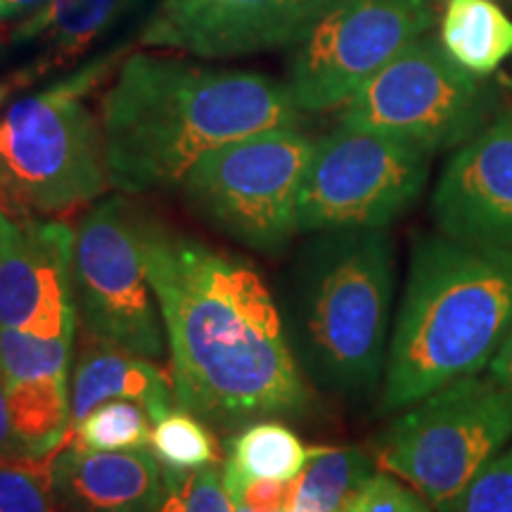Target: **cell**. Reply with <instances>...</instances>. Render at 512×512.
I'll return each mask as SVG.
<instances>
[{
    "mask_svg": "<svg viewBox=\"0 0 512 512\" xmlns=\"http://www.w3.org/2000/svg\"><path fill=\"white\" fill-rule=\"evenodd\" d=\"M138 240L162 311L176 403L235 430L311 406L283 313L261 273L140 209Z\"/></svg>",
    "mask_w": 512,
    "mask_h": 512,
    "instance_id": "obj_1",
    "label": "cell"
},
{
    "mask_svg": "<svg viewBox=\"0 0 512 512\" xmlns=\"http://www.w3.org/2000/svg\"><path fill=\"white\" fill-rule=\"evenodd\" d=\"M299 112L287 83L266 74L131 55L102 100L110 185L124 192L174 188L207 152L294 128Z\"/></svg>",
    "mask_w": 512,
    "mask_h": 512,
    "instance_id": "obj_2",
    "label": "cell"
},
{
    "mask_svg": "<svg viewBox=\"0 0 512 512\" xmlns=\"http://www.w3.org/2000/svg\"><path fill=\"white\" fill-rule=\"evenodd\" d=\"M512 332V249L418 242L384 366L382 411L489 368Z\"/></svg>",
    "mask_w": 512,
    "mask_h": 512,
    "instance_id": "obj_3",
    "label": "cell"
},
{
    "mask_svg": "<svg viewBox=\"0 0 512 512\" xmlns=\"http://www.w3.org/2000/svg\"><path fill=\"white\" fill-rule=\"evenodd\" d=\"M394 242L384 228L320 230L287 268L280 313L306 380L368 396L387 366Z\"/></svg>",
    "mask_w": 512,
    "mask_h": 512,
    "instance_id": "obj_4",
    "label": "cell"
},
{
    "mask_svg": "<svg viewBox=\"0 0 512 512\" xmlns=\"http://www.w3.org/2000/svg\"><path fill=\"white\" fill-rule=\"evenodd\" d=\"M124 50L102 55L0 114V207L15 216H57L93 202L110 185L102 126L88 93Z\"/></svg>",
    "mask_w": 512,
    "mask_h": 512,
    "instance_id": "obj_5",
    "label": "cell"
},
{
    "mask_svg": "<svg viewBox=\"0 0 512 512\" xmlns=\"http://www.w3.org/2000/svg\"><path fill=\"white\" fill-rule=\"evenodd\" d=\"M510 439V394L491 375L477 373L408 406L377 437L375 463L437 512H451Z\"/></svg>",
    "mask_w": 512,
    "mask_h": 512,
    "instance_id": "obj_6",
    "label": "cell"
},
{
    "mask_svg": "<svg viewBox=\"0 0 512 512\" xmlns=\"http://www.w3.org/2000/svg\"><path fill=\"white\" fill-rule=\"evenodd\" d=\"M316 143L294 128H271L211 150L181 183L185 202L249 249L275 254L297 230V202Z\"/></svg>",
    "mask_w": 512,
    "mask_h": 512,
    "instance_id": "obj_7",
    "label": "cell"
},
{
    "mask_svg": "<svg viewBox=\"0 0 512 512\" xmlns=\"http://www.w3.org/2000/svg\"><path fill=\"white\" fill-rule=\"evenodd\" d=\"M494 95L432 38L403 48L344 105L339 124L384 133L430 155L467 143L489 124Z\"/></svg>",
    "mask_w": 512,
    "mask_h": 512,
    "instance_id": "obj_8",
    "label": "cell"
},
{
    "mask_svg": "<svg viewBox=\"0 0 512 512\" xmlns=\"http://www.w3.org/2000/svg\"><path fill=\"white\" fill-rule=\"evenodd\" d=\"M430 157L406 140L339 124L313 147L297 202V230L387 228L420 197Z\"/></svg>",
    "mask_w": 512,
    "mask_h": 512,
    "instance_id": "obj_9",
    "label": "cell"
},
{
    "mask_svg": "<svg viewBox=\"0 0 512 512\" xmlns=\"http://www.w3.org/2000/svg\"><path fill=\"white\" fill-rule=\"evenodd\" d=\"M140 209L102 200L74 230V299L83 335L159 361L169 342L138 240Z\"/></svg>",
    "mask_w": 512,
    "mask_h": 512,
    "instance_id": "obj_10",
    "label": "cell"
},
{
    "mask_svg": "<svg viewBox=\"0 0 512 512\" xmlns=\"http://www.w3.org/2000/svg\"><path fill=\"white\" fill-rule=\"evenodd\" d=\"M425 0H332L292 43L287 88L299 110L347 105L403 48L432 29Z\"/></svg>",
    "mask_w": 512,
    "mask_h": 512,
    "instance_id": "obj_11",
    "label": "cell"
},
{
    "mask_svg": "<svg viewBox=\"0 0 512 512\" xmlns=\"http://www.w3.org/2000/svg\"><path fill=\"white\" fill-rule=\"evenodd\" d=\"M74 238L67 223L0 207V328L74 342Z\"/></svg>",
    "mask_w": 512,
    "mask_h": 512,
    "instance_id": "obj_12",
    "label": "cell"
},
{
    "mask_svg": "<svg viewBox=\"0 0 512 512\" xmlns=\"http://www.w3.org/2000/svg\"><path fill=\"white\" fill-rule=\"evenodd\" d=\"M332 0H159L140 43L242 57L297 43Z\"/></svg>",
    "mask_w": 512,
    "mask_h": 512,
    "instance_id": "obj_13",
    "label": "cell"
},
{
    "mask_svg": "<svg viewBox=\"0 0 512 512\" xmlns=\"http://www.w3.org/2000/svg\"><path fill=\"white\" fill-rule=\"evenodd\" d=\"M432 216L446 238L512 249V110L496 114L448 159Z\"/></svg>",
    "mask_w": 512,
    "mask_h": 512,
    "instance_id": "obj_14",
    "label": "cell"
},
{
    "mask_svg": "<svg viewBox=\"0 0 512 512\" xmlns=\"http://www.w3.org/2000/svg\"><path fill=\"white\" fill-rule=\"evenodd\" d=\"M53 486L57 505L67 512H152L162 496L164 472L147 448L62 446L53 456Z\"/></svg>",
    "mask_w": 512,
    "mask_h": 512,
    "instance_id": "obj_15",
    "label": "cell"
},
{
    "mask_svg": "<svg viewBox=\"0 0 512 512\" xmlns=\"http://www.w3.org/2000/svg\"><path fill=\"white\" fill-rule=\"evenodd\" d=\"M107 401H136L159 422L176 403L174 375L152 358L86 335L69 380V430Z\"/></svg>",
    "mask_w": 512,
    "mask_h": 512,
    "instance_id": "obj_16",
    "label": "cell"
},
{
    "mask_svg": "<svg viewBox=\"0 0 512 512\" xmlns=\"http://www.w3.org/2000/svg\"><path fill=\"white\" fill-rule=\"evenodd\" d=\"M140 0H48L17 24L15 43H41L48 72L69 67L105 38Z\"/></svg>",
    "mask_w": 512,
    "mask_h": 512,
    "instance_id": "obj_17",
    "label": "cell"
},
{
    "mask_svg": "<svg viewBox=\"0 0 512 512\" xmlns=\"http://www.w3.org/2000/svg\"><path fill=\"white\" fill-rule=\"evenodd\" d=\"M228 458L223 465V484L230 498L256 479L292 482L309 463L313 448L283 422L259 420L228 439Z\"/></svg>",
    "mask_w": 512,
    "mask_h": 512,
    "instance_id": "obj_18",
    "label": "cell"
},
{
    "mask_svg": "<svg viewBox=\"0 0 512 512\" xmlns=\"http://www.w3.org/2000/svg\"><path fill=\"white\" fill-rule=\"evenodd\" d=\"M441 46L470 74L489 76L512 55V19L496 0H448Z\"/></svg>",
    "mask_w": 512,
    "mask_h": 512,
    "instance_id": "obj_19",
    "label": "cell"
},
{
    "mask_svg": "<svg viewBox=\"0 0 512 512\" xmlns=\"http://www.w3.org/2000/svg\"><path fill=\"white\" fill-rule=\"evenodd\" d=\"M12 430L27 458L60 451L72 437L69 430V375L5 384Z\"/></svg>",
    "mask_w": 512,
    "mask_h": 512,
    "instance_id": "obj_20",
    "label": "cell"
},
{
    "mask_svg": "<svg viewBox=\"0 0 512 512\" xmlns=\"http://www.w3.org/2000/svg\"><path fill=\"white\" fill-rule=\"evenodd\" d=\"M375 460L361 448L313 446L309 463L292 479V512H337L375 475Z\"/></svg>",
    "mask_w": 512,
    "mask_h": 512,
    "instance_id": "obj_21",
    "label": "cell"
},
{
    "mask_svg": "<svg viewBox=\"0 0 512 512\" xmlns=\"http://www.w3.org/2000/svg\"><path fill=\"white\" fill-rule=\"evenodd\" d=\"M150 413L136 401H107L81 420L72 432L76 448L133 451L150 446Z\"/></svg>",
    "mask_w": 512,
    "mask_h": 512,
    "instance_id": "obj_22",
    "label": "cell"
},
{
    "mask_svg": "<svg viewBox=\"0 0 512 512\" xmlns=\"http://www.w3.org/2000/svg\"><path fill=\"white\" fill-rule=\"evenodd\" d=\"M150 446L164 467L174 470H197L219 465L221 448L214 432L204 420L188 411H171L155 422Z\"/></svg>",
    "mask_w": 512,
    "mask_h": 512,
    "instance_id": "obj_23",
    "label": "cell"
},
{
    "mask_svg": "<svg viewBox=\"0 0 512 512\" xmlns=\"http://www.w3.org/2000/svg\"><path fill=\"white\" fill-rule=\"evenodd\" d=\"M55 453L0 458V512H60L53 486Z\"/></svg>",
    "mask_w": 512,
    "mask_h": 512,
    "instance_id": "obj_24",
    "label": "cell"
},
{
    "mask_svg": "<svg viewBox=\"0 0 512 512\" xmlns=\"http://www.w3.org/2000/svg\"><path fill=\"white\" fill-rule=\"evenodd\" d=\"M162 496L152 512H235L219 465L197 470L164 467Z\"/></svg>",
    "mask_w": 512,
    "mask_h": 512,
    "instance_id": "obj_25",
    "label": "cell"
},
{
    "mask_svg": "<svg viewBox=\"0 0 512 512\" xmlns=\"http://www.w3.org/2000/svg\"><path fill=\"white\" fill-rule=\"evenodd\" d=\"M451 512H512V444L479 472Z\"/></svg>",
    "mask_w": 512,
    "mask_h": 512,
    "instance_id": "obj_26",
    "label": "cell"
},
{
    "mask_svg": "<svg viewBox=\"0 0 512 512\" xmlns=\"http://www.w3.org/2000/svg\"><path fill=\"white\" fill-rule=\"evenodd\" d=\"M354 512H437L413 486L389 472H375L354 498Z\"/></svg>",
    "mask_w": 512,
    "mask_h": 512,
    "instance_id": "obj_27",
    "label": "cell"
},
{
    "mask_svg": "<svg viewBox=\"0 0 512 512\" xmlns=\"http://www.w3.org/2000/svg\"><path fill=\"white\" fill-rule=\"evenodd\" d=\"M292 482H275V479H256L242 486L235 494V505H247L256 512H285L290 510Z\"/></svg>",
    "mask_w": 512,
    "mask_h": 512,
    "instance_id": "obj_28",
    "label": "cell"
},
{
    "mask_svg": "<svg viewBox=\"0 0 512 512\" xmlns=\"http://www.w3.org/2000/svg\"><path fill=\"white\" fill-rule=\"evenodd\" d=\"M43 76H48V69L36 60V62L27 64V67L8 74L5 79H0V110H3V107H8V100L12 98V95L24 91V88L31 86V83L43 79Z\"/></svg>",
    "mask_w": 512,
    "mask_h": 512,
    "instance_id": "obj_29",
    "label": "cell"
},
{
    "mask_svg": "<svg viewBox=\"0 0 512 512\" xmlns=\"http://www.w3.org/2000/svg\"><path fill=\"white\" fill-rule=\"evenodd\" d=\"M0 458H27L15 437V430H12L8 387H5L3 375H0Z\"/></svg>",
    "mask_w": 512,
    "mask_h": 512,
    "instance_id": "obj_30",
    "label": "cell"
},
{
    "mask_svg": "<svg viewBox=\"0 0 512 512\" xmlns=\"http://www.w3.org/2000/svg\"><path fill=\"white\" fill-rule=\"evenodd\" d=\"M489 375L501 384L512 399V332L505 337V342L501 344V349L496 351V356L491 358Z\"/></svg>",
    "mask_w": 512,
    "mask_h": 512,
    "instance_id": "obj_31",
    "label": "cell"
},
{
    "mask_svg": "<svg viewBox=\"0 0 512 512\" xmlns=\"http://www.w3.org/2000/svg\"><path fill=\"white\" fill-rule=\"evenodd\" d=\"M43 3H48V0H0V22L24 15V12H34Z\"/></svg>",
    "mask_w": 512,
    "mask_h": 512,
    "instance_id": "obj_32",
    "label": "cell"
},
{
    "mask_svg": "<svg viewBox=\"0 0 512 512\" xmlns=\"http://www.w3.org/2000/svg\"><path fill=\"white\" fill-rule=\"evenodd\" d=\"M356 498V496H354ZM354 498H351V501L347 503V505H344V508H339L337 512H354Z\"/></svg>",
    "mask_w": 512,
    "mask_h": 512,
    "instance_id": "obj_33",
    "label": "cell"
},
{
    "mask_svg": "<svg viewBox=\"0 0 512 512\" xmlns=\"http://www.w3.org/2000/svg\"><path fill=\"white\" fill-rule=\"evenodd\" d=\"M235 512H256V510H249L247 505H235ZM285 512H292V510H285Z\"/></svg>",
    "mask_w": 512,
    "mask_h": 512,
    "instance_id": "obj_34",
    "label": "cell"
},
{
    "mask_svg": "<svg viewBox=\"0 0 512 512\" xmlns=\"http://www.w3.org/2000/svg\"><path fill=\"white\" fill-rule=\"evenodd\" d=\"M496 3H498V0H496ZM501 3H508V5H510V3H512V0H501Z\"/></svg>",
    "mask_w": 512,
    "mask_h": 512,
    "instance_id": "obj_35",
    "label": "cell"
},
{
    "mask_svg": "<svg viewBox=\"0 0 512 512\" xmlns=\"http://www.w3.org/2000/svg\"><path fill=\"white\" fill-rule=\"evenodd\" d=\"M60 512H67V510H60Z\"/></svg>",
    "mask_w": 512,
    "mask_h": 512,
    "instance_id": "obj_36",
    "label": "cell"
}]
</instances>
